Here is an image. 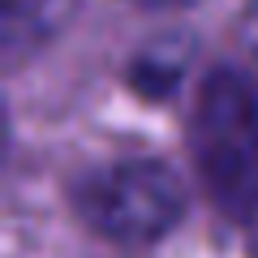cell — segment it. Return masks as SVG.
<instances>
[{
	"label": "cell",
	"mask_w": 258,
	"mask_h": 258,
	"mask_svg": "<svg viewBox=\"0 0 258 258\" xmlns=\"http://www.w3.org/2000/svg\"><path fill=\"white\" fill-rule=\"evenodd\" d=\"M189 151L207 194L232 220H258V91L232 69L198 86Z\"/></svg>",
	"instance_id": "cell-1"
},
{
	"label": "cell",
	"mask_w": 258,
	"mask_h": 258,
	"mask_svg": "<svg viewBox=\"0 0 258 258\" xmlns=\"http://www.w3.org/2000/svg\"><path fill=\"white\" fill-rule=\"evenodd\" d=\"M74 207L99 237L147 245L181 220L185 185L159 159H116L91 168L74 185Z\"/></svg>",
	"instance_id": "cell-2"
},
{
	"label": "cell",
	"mask_w": 258,
	"mask_h": 258,
	"mask_svg": "<svg viewBox=\"0 0 258 258\" xmlns=\"http://www.w3.org/2000/svg\"><path fill=\"white\" fill-rule=\"evenodd\" d=\"M78 0H0V47L5 60L18 64L22 56L39 52L64 30Z\"/></svg>",
	"instance_id": "cell-3"
},
{
	"label": "cell",
	"mask_w": 258,
	"mask_h": 258,
	"mask_svg": "<svg viewBox=\"0 0 258 258\" xmlns=\"http://www.w3.org/2000/svg\"><path fill=\"white\" fill-rule=\"evenodd\" d=\"M185 64H189V39L181 35H159L134 52L129 64V86L142 95V99H168L181 82Z\"/></svg>",
	"instance_id": "cell-4"
},
{
	"label": "cell",
	"mask_w": 258,
	"mask_h": 258,
	"mask_svg": "<svg viewBox=\"0 0 258 258\" xmlns=\"http://www.w3.org/2000/svg\"><path fill=\"white\" fill-rule=\"evenodd\" d=\"M134 5H147V9H185L194 0H134Z\"/></svg>",
	"instance_id": "cell-5"
}]
</instances>
